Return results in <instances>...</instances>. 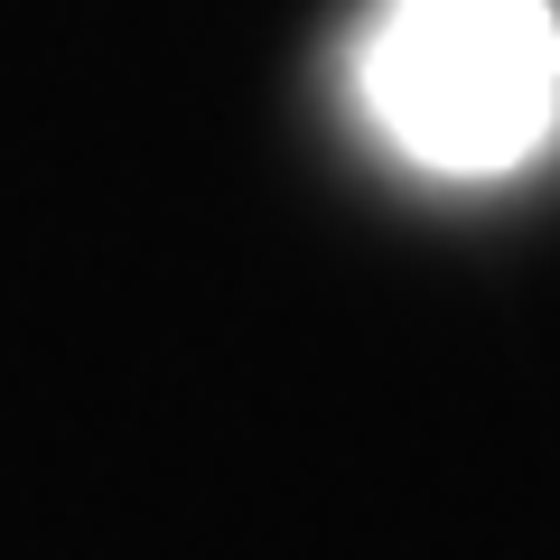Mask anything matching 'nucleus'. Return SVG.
Returning a JSON list of instances; mask_svg holds the SVG:
<instances>
[{"label": "nucleus", "mask_w": 560, "mask_h": 560, "mask_svg": "<svg viewBox=\"0 0 560 560\" xmlns=\"http://www.w3.org/2000/svg\"><path fill=\"white\" fill-rule=\"evenodd\" d=\"M364 113L430 178H504L560 131V10L393 0L364 38Z\"/></svg>", "instance_id": "1"}]
</instances>
